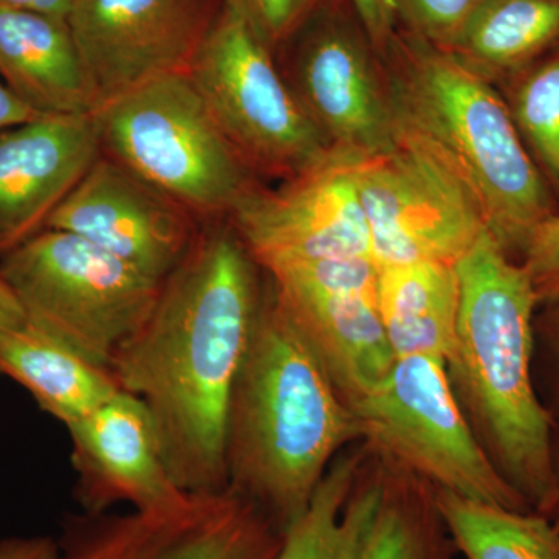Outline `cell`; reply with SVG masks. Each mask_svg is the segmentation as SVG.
Segmentation results:
<instances>
[{
  "instance_id": "603a6c76",
  "label": "cell",
  "mask_w": 559,
  "mask_h": 559,
  "mask_svg": "<svg viewBox=\"0 0 559 559\" xmlns=\"http://www.w3.org/2000/svg\"><path fill=\"white\" fill-rule=\"evenodd\" d=\"M441 525L466 559H559V530L536 511H516L437 489Z\"/></svg>"
},
{
  "instance_id": "7c38bea8",
  "label": "cell",
  "mask_w": 559,
  "mask_h": 559,
  "mask_svg": "<svg viewBox=\"0 0 559 559\" xmlns=\"http://www.w3.org/2000/svg\"><path fill=\"white\" fill-rule=\"evenodd\" d=\"M263 272L342 399H358L385 380L396 356L378 310L373 259L285 261Z\"/></svg>"
},
{
  "instance_id": "1f68e13d",
  "label": "cell",
  "mask_w": 559,
  "mask_h": 559,
  "mask_svg": "<svg viewBox=\"0 0 559 559\" xmlns=\"http://www.w3.org/2000/svg\"><path fill=\"white\" fill-rule=\"evenodd\" d=\"M38 117L39 114L25 105L0 79V132L20 127Z\"/></svg>"
},
{
  "instance_id": "44dd1931",
  "label": "cell",
  "mask_w": 559,
  "mask_h": 559,
  "mask_svg": "<svg viewBox=\"0 0 559 559\" xmlns=\"http://www.w3.org/2000/svg\"><path fill=\"white\" fill-rule=\"evenodd\" d=\"M559 44V0H485L450 53L491 84L506 83Z\"/></svg>"
},
{
  "instance_id": "ac0fdd59",
  "label": "cell",
  "mask_w": 559,
  "mask_h": 559,
  "mask_svg": "<svg viewBox=\"0 0 559 559\" xmlns=\"http://www.w3.org/2000/svg\"><path fill=\"white\" fill-rule=\"evenodd\" d=\"M0 79L39 116H92L98 109L68 21L0 10Z\"/></svg>"
},
{
  "instance_id": "7a4b0ae2",
  "label": "cell",
  "mask_w": 559,
  "mask_h": 559,
  "mask_svg": "<svg viewBox=\"0 0 559 559\" xmlns=\"http://www.w3.org/2000/svg\"><path fill=\"white\" fill-rule=\"evenodd\" d=\"M360 436L347 401L271 280L227 415V488L285 532L307 510L337 450Z\"/></svg>"
},
{
  "instance_id": "f1b7e54d",
  "label": "cell",
  "mask_w": 559,
  "mask_h": 559,
  "mask_svg": "<svg viewBox=\"0 0 559 559\" xmlns=\"http://www.w3.org/2000/svg\"><path fill=\"white\" fill-rule=\"evenodd\" d=\"M371 46L380 57H384L390 40L399 32L395 9L392 0H349Z\"/></svg>"
},
{
  "instance_id": "277c9868",
  "label": "cell",
  "mask_w": 559,
  "mask_h": 559,
  "mask_svg": "<svg viewBox=\"0 0 559 559\" xmlns=\"http://www.w3.org/2000/svg\"><path fill=\"white\" fill-rule=\"evenodd\" d=\"M381 60L401 130L466 183L489 234L520 261L530 234L558 210L506 98L450 51L407 32H396Z\"/></svg>"
},
{
  "instance_id": "d4e9b609",
  "label": "cell",
  "mask_w": 559,
  "mask_h": 559,
  "mask_svg": "<svg viewBox=\"0 0 559 559\" xmlns=\"http://www.w3.org/2000/svg\"><path fill=\"white\" fill-rule=\"evenodd\" d=\"M436 507L423 506L382 489L356 559H443Z\"/></svg>"
},
{
  "instance_id": "8fae6325",
  "label": "cell",
  "mask_w": 559,
  "mask_h": 559,
  "mask_svg": "<svg viewBox=\"0 0 559 559\" xmlns=\"http://www.w3.org/2000/svg\"><path fill=\"white\" fill-rule=\"evenodd\" d=\"M61 559H275L283 532L231 488L189 492L171 510L68 514Z\"/></svg>"
},
{
  "instance_id": "4dcf8cb0",
  "label": "cell",
  "mask_w": 559,
  "mask_h": 559,
  "mask_svg": "<svg viewBox=\"0 0 559 559\" xmlns=\"http://www.w3.org/2000/svg\"><path fill=\"white\" fill-rule=\"evenodd\" d=\"M0 559H61L60 544L53 536H9L0 539Z\"/></svg>"
},
{
  "instance_id": "f546056e",
  "label": "cell",
  "mask_w": 559,
  "mask_h": 559,
  "mask_svg": "<svg viewBox=\"0 0 559 559\" xmlns=\"http://www.w3.org/2000/svg\"><path fill=\"white\" fill-rule=\"evenodd\" d=\"M535 342H540L549 359L554 404L547 411L559 429V304L546 307V312L535 320Z\"/></svg>"
},
{
  "instance_id": "9c48e42d",
  "label": "cell",
  "mask_w": 559,
  "mask_h": 559,
  "mask_svg": "<svg viewBox=\"0 0 559 559\" xmlns=\"http://www.w3.org/2000/svg\"><path fill=\"white\" fill-rule=\"evenodd\" d=\"M352 170L380 270L457 264L488 231L466 183L406 131L388 153L352 159Z\"/></svg>"
},
{
  "instance_id": "4fadbf2b",
  "label": "cell",
  "mask_w": 559,
  "mask_h": 559,
  "mask_svg": "<svg viewBox=\"0 0 559 559\" xmlns=\"http://www.w3.org/2000/svg\"><path fill=\"white\" fill-rule=\"evenodd\" d=\"M221 2L73 0L68 25L98 108L151 80L187 72Z\"/></svg>"
},
{
  "instance_id": "3957f363",
  "label": "cell",
  "mask_w": 559,
  "mask_h": 559,
  "mask_svg": "<svg viewBox=\"0 0 559 559\" xmlns=\"http://www.w3.org/2000/svg\"><path fill=\"white\" fill-rule=\"evenodd\" d=\"M460 282L457 373L485 433L489 457L530 509L554 516L557 426L533 373L535 311L527 272L489 231L455 264Z\"/></svg>"
},
{
  "instance_id": "484cf974",
  "label": "cell",
  "mask_w": 559,
  "mask_h": 559,
  "mask_svg": "<svg viewBox=\"0 0 559 559\" xmlns=\"http://www.w3.org/2000/svg\"><path fill=\"white\" fill-rule=\"evenodd\" d=\"M396 21L407 33L451 51L485 0H392Z\"/></svg>"
},
{
  "instance_id": "d6a6232c",
  "label": "cell",
  "mask_w": 559,
  "mask_h": 559,
  "mask_svg": "<svg viewBox=\"0 0 559 559\" xmlns=\"http://www.w3.org/2000/svg\"><path fill=\"white\" fill-rule=\"evenodd\" d=\"M73 0H0V10L33 11L55 20L68 21Z\"/></svg>"
},
{
  "instance_id": "5b68a950",
  "label": "cell",
  "mask_w": 559,
  "mask_h": 559,
  "mask_svg": "<svg viewBox=\"0 0 559 559\" xmlns=\"http://www.w3.org/2000/svg\"><path fill=\"white\" fill-rule=\"evenodd\" d=\"M102 153L193 213L229 219L259 186L189 73L151 80L94 112Z\"/></svg>"
},
{
  "instance_id": "83f0119b",
  "label": "cell",
  "mask_w": 559,
  "mask_h": 559,
  "mask_svg": "<svg viewBox=\"0 0 559 559\" xmlns=\"http://www.w3.org/2000/svg\"><path fill=\"white\" fill-rule=\"evenodd\" d=\"M260 38L271 47L293 38L301 25L329 0H235Z\"/></svg>"
},
{
  "instance_id": "ba28073f",
  "label": "cell",
  "mask_w": 559,
  "mask_h": 559,
  "mask_svg": "<svg viewBox=\"0 0 559 559\" xmlns=\"http://www.w3.org/2000/svg\"><path fill=\"white\" fill-rule=\"evenodd\" d=\"M443 359H396L385 380L347 401L360 436L437 489L516 511H533L511 487L460 411Z\"/></svg>"
},
{
  "instance_id": "6da1fadb",
  "label": "cell",
  "mask_w": 559,
  "mask_h": 559,
  "mask_svg": "<svg viewBox=\"0 0 559 559\" xmlns=\"http://www.w3.org/2000/svg\"><path fill=\"white\" fill-rule=\"evenodd\" d=\"M260 271L229 219L202 224L150 314L110 359L119 388L148 409L182 491L227 488V415L263 300Z\"/></svg>"
},
{
  "instance_id": "836d02e7",
  "label": "cell",
  "mask_w": 559,
  "mask_h": 559,
  "mask_svg": "<svg viewBox=\"0 0 559 559\" xmlns=\"http://www.w3.org/2000/svg\"><path fill=\"white\" fill-rule=\"evenodd\" d=\"M24 323H27V316L21 301L5 280L0 277V331L20 329Z\"/></svg>"
},
{
  "instance_id": "30bf717a",
  "label": "cell",
  "mask_w": 559,
  "mask_h": 559,
  "mask_svg": "<svg viewBox=\"0 0 559 559\" xmlns=\"http://www.w3.org/2000/svg\"><path fill=\"white\" fill-rule=\"evenodd\" d=\"M326 3L294 35L299 38L283 75L333 153L348 159L388 153L401 124L384 62L360 22Z\"/></svg>"
},
{
  "instance_id": "ffe728a7",
  "label": "cell",
  "mask_w": 559,
  "mask_h": 559,
  "mask_svg": "<svg viewBox=\"0 0 559 559\" xmlns=\"http://www.w3.org/2000/svg\"><path fill=\"white\" fill-rule=\"evenodd\" d=\"M378 310L396 359L430 356L450 366L457 347L460 282L448 263L380 270Z\"/></svg>"
},
{
  "instance_id": "4316f807",
  "label": "cell",
  "mask_w": 559,
  "mask_h": 559,
  "mask_svg": "<svg viewBox=\"0 0 559 559\" xmlns=\"http://www.w3.org/2000/svg\"><path fill=\"white\" fill-rule=\"evenodd\" d=\"M539 307L559 304V212L530 234L520 257Z\"/></svg>"
},
{
  "instance_id": "cb8c5ba5",
  "label": "cell",
  "mask_w": 559,
  "mask_h": 559,
  "mask_svg": "<svg viewBox=\"0 0 559 559\" xmlns=\"http://www.w3.org/2000/svg\"><path fill=\"white\" fill-rule=\"evenodd\" d=\"M503 84L522 142L559 197V49Z\"/></svg>"
},
{
  "instance_id": "9a60e30c",
  "label": "cell",
  "mask_w": 559,
  "mask_h": 559,
  "mask_svg": "<svg viewBox=\"0 0 559 559\" xmlns=\"http://www.w3.org/2000/svg\"><path fill=\"white\" fill-rule=\"evenodd\" d=\"M202 224L189 210L102 153L55 210L46 229L79 235L164 282L186 259Z\"/></svg>"
},
{
  "instance_id": "e0dca14e",
  "label": "cell",
  "mask_w": 559,
  "mask_h": 559,
  "mask_svg": "<svg viewBox=\"0 0 559 559\" xmlns=\"http://www.w3.org/2000/svg\"><path fill=\"white\" fill-rule=\"evenodd\" d=\"M102 154L92 116H40L0 132V259L46 230Z\"/></svg>"
},
{
  "instance_id": "d6986e66",
  "label": "cell",
  "mask_w": 559,
  "mask_h": 559,
  "mask_svg": "<svg viewBox=\"0 0 559 559\" xmlns=\"http://www.w3.org/2000/svg\"><path fill=\"white\" fill-rule=\"evenodd\" d=\"M0 377L21 384L66 429L121 390L109 369L84 359L31 322L0 331Z\"/></svg>"
},
{
  "instance_id": "2e32d148",
  "label": "cell",
  "mask_w": 559,
  "mask_h": 559,
  "mask_svg": "<svg viewBox=\"0 0 559 559\" xmlns=\"http://www.w3.org/2000/svg\"><path fill=\"white\" fill-rule=\"evenodd\" d=\"M68 432L73 495L86 513H105L120 502L143 513L171 510L189 495L173 480L153 419L138 396L120 390Z\"/></svg>"
},
{
  "instance_id": "7402d4cb",
  "label": "cell",
  "mask_w": 559,
  "mask_h": 559,
  "mask_svg": "<svg viewBox=\"0 0 559 559\" xmlns=\"http://www.w3.org/2000/svg\"><path fill=\"white\" fill-rule=\"evenodd\" d=\"M355 459L331 463L307 510L283 532L275 559H356L382 485L353 495Z\"/></svg>"
},
{
  "instance_id": "e575fe53",
  "label": "cell",
  "mask_w": 559,
  "mask_h": 559,
  "mask_svg": "<svg viewBox=\"0 0 559 559\" xmlns=\"http://www.w3.org/2000/svg\"><path fill=\"white\" fill-rule=\"evenodd\" d=\"M554 465H555V479H557V507H555L554 516H551V520H558V518H559V429H557V432H555Z\"/></svg>"
},
{
  "instance_id": "d590c367",
  "label": "cell",
  "mask_w": 559,
  "mask_h": 559,
  "mask_svg": "<svg viewBox=\"0 0 559 559\" xmlns=\"http://www.w3.org/2000/svg\"><path fill=\"white\" fill-rule=\"evenodd\" d=\"M555 525H557V527L559 530V518H558L557 522H555Z\"/></svg>"
},
{
  "instance_id": "8992f818",
  "label": "cell",
  "mask_w": 559,
  "mask_h": 559,
  "mask_svg": "<svg viewBox=\"0 0 559 559\" xmlns=\"http://www.w3.org/2000/svg\"><path fill=\"white\" fill-rule=\"evenodd\" d=\"M187 73L257 179L285 182L333 154L235 0H221Z\"/></svg>"
},
{
  "instance_id": "52a82bcc",
  "label": "cell",
  "mask_w": 559,
  "mask_h": 559,
  "mask_svg": "<svg viewBox=\"0 0 559 559\" xmlns=\"http://www.w3.org/2000/svg\"><path fill=\"white\" fill-rule=\"evenodd\" d=\"M27 322L109 369L142 325L162 282L70 231L46 229L0 259Z\"/></svg>"
},
{
  "instance_id": "5bb4252c",
  "label": "cell",
  "mask_w": 559,
  "mask_h": 559,
  "mask_svg": "<svg viewBox=\"0 0 559 559\" xmlns=\"http://www.w3.org/2000/svg\"><path fill=\"white\" fill-rule=\"evenodd\" d=\"M229 221L260 267L373 259L352 159L336 153L275 189L259 183Z\"/></svg>"
}]
</instances>
